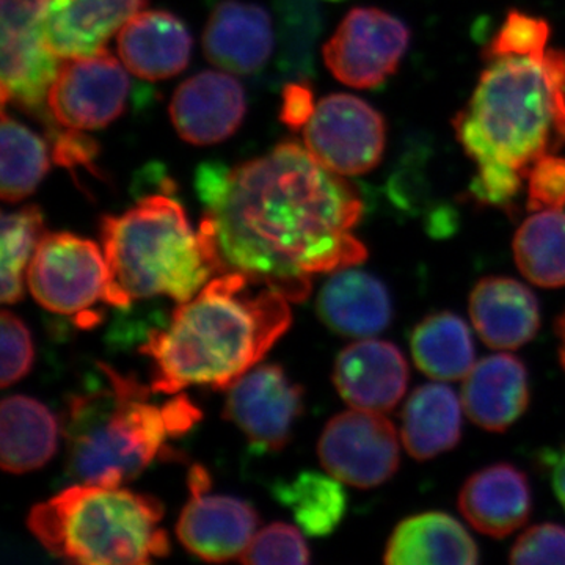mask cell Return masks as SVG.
<instances>
[{
  "label": "cell",
  "instance_id": "6da1fadb",
  "mask_svg": "<svg viewBox=\"0 0 565 565\" xmlns=\"http://www.w3.org/2000/svg\"><path fill=\"white\" fill-rule=\"evenodd\" d=\"M195 191L204 206L199 233L214 275H244L299 303L310 296L311 275L366 259V247L352 234L362 199L297 141L234 169L204 162Z\"/></svg>",
  "mask_w": 565,
  "mask_h": 565
},
{
  "label": "cell",
  "instance_id": "7a4b0ae2",
  "mask_svg": "<svg viewBox=\"0 0 565 565\" xmlns=\"http://www.w3.org/2000/svg\"><path fill=\"white\" fill-rule=\"evenodd\" d=\"M455 131L478 166L476 200L511 203L531 167L565 145V51L490 61Z\"/></svg>",
  "mask_w": 565,
  "mask_h": 565
},
{
  "label": "cell",
  "instance_id": "3957f363",
  "mask_svg": "<svg viewBox=\"0 0 565 565\" xmlns=\"http://www.w3.org/2000/svg\"><path fill=\"white\" fill-rule=\"evenodd\" d=\"M288 302L244 275H215L141 345L152 362V392L177 394L193 385L228 390L289 329Z\"/></svg>",
  "mask_w": 565,
  "mask_h": 565
},
{
  "label": "cell",
  "instance_id": "277c9868",
  "mask_svg": "<svg viewBox=\"0 0 565 565\" xmlns=\"http://www.w3.org/2000/svg\"><path fill=\"white\" fill-rule=\"evenodd\" d=\"M98 367L106 374V388L73 397L68 405L66 462L82 484L121 487L170 452L167 441L188 433L202 412L188 396L152 403L151 386L107 364Z\"/></svg>",
  "mask_w": 565,
  "mask_h": 565
},
{
  "label": "cell",
  "instance_id": "5b68a950",
  "mask_svg": "<svg viewBox=\"0 0 565 565\" xmlns=\"http://www.w3.org/2000/svg\"><path fill=\"white\" fill-rule=\"evenodd\" d=\"M102 236L110 273L106 303L111 307L154 297L188 302L214 275L200 233L166 192L143 196L121 215L103 217Z\"/></svg>",
  "mask_w": 565,
  "mask_h": 565
},
{
  "label": "cell",
  "instance_id": "8992f818",
  "mask_svg": "<svg viewBox=\"0 0 565 565\" xmlns=\"http://www.w3.org/2000/svg\"><path fill=\"white\" fill-rule=\"evenodd\" d=\"M161 501L121 487L79 484L33 505L28 526L66 563L150 564L170 553Z\"/></svg>",
  "mask_w": 565,
  "mask_h": 565
},
{
  "label": "cell",
  "instance_id": "52a82bcc",
  "mask_svg": "<svg viewBox=\"0 0 565 565\" xmlns=\"http://www.w3.org/2000/svg\"><path fill=\"white\" fill-rule=\"evenodd\" d=\"M109 277L98 244L77 234L46 233L29 264L28 286L51 313L85 316L96 303H106Z\"/></svg>",
  "mask_w": 565,
  "mask_h": 565
},
{
  "label": "cell",
  "instance_id": "ba28073f",
  "mask_svg": "<svg viewBox=\"0 0 565 565\" xmlns=\"http://www.w3.org/2000/svg\"><path fill=\"white\" fill-rule=\"evenodd\" d=\"M50 0H0V92L44 122L47 93L61 57L44 41L43 18Z\"/></svg>",
  "mask_w": 565,
  "mask_h": 565
},
{
  "label": "cell",
  "instance_id": "9c48e42d",
  "mask_svg": "<svg viewBox=\"0 0 565 565\" xmlns=\"http://www.w3.org/2000/svg\"><path fill=\"white\" fill-rule=\"evenodd\" d=\"M305 148L316 161L341 177L371 172L386 143L384 117L363 99L337 93L316 106L303 128Z\"/></svg>",
  "mask_w": 565,
  "mask_h": 565
},
{
  "label": "cell",
  "instance_id": "30bf717a",
  "mask_svg": "<svg viewBox=\"0 0 565 565\" xmlns=\"http://www.w3.org/2000/svg\"><path fill=\"white\" fill-rule=\"evenodd\" d=\"M408 43L411 31L399 18L381 9L359 7L323 46V58L344 85L374 88L396 73Z\"/></svg>",
  "mask_w": 565,
  "mask_h": 565
},
{
  "label": "cell",
  "instance_id": "8fae6325",
  "mask_svg": "<svg viewBox=\"0 0 565 565\" xmlns=\"http://www.w3.org/2000/svg\"><path fill=\"white\" fill-rule=\"evenodd\" d=\"M399 452L393 423L359 408L333 416L318 445L327 473L356 489H373L392 479L399 468Z\"/></svg>",
  "mask_w": 565,
  "mask_h": 565
},
{
  "label": "cell",
  "instance_id": "7c38bea8",
  "mask_svg": "<svg viewBox=\"0 0 565 565\" xmlns=\"http://www.w3.org/2000/svg\"><path fill=\"white\" fill-rule=\"evenodd\" d=\"M128 74L106 50L66 58L47 93L51 117L79 131L106 128L117 120L128 99Z\"/></svg>",
  "mask_w": 565,
  "mask_h": 565
},
{
  "label": "cell",
  "instance_id": "4fadbf2b",
  "mask_svg": "<svg viewBox=\"0 0 565 565\" xmlns=\"http://www.w3.org/2000/svg\"><path fill=\"white\" fill-rule=\"evenodd\" d=\"M189 487L192 497L177 525L181 544L207 563L239 559L258 531L255 509L239 498L207 493L210 475L200 465L192 467Z\"/></svg>",
  "mask_w": 565,
  "mask_h": 565
},
{
  "label": "cell",
  "instance_id": "5bb4252c",
  "mask_svg": "<svg viewBox=\"0 0 565 565\" xmlns=\"http://www.w3.org/2000/svg\"><path fill=\"white\" fill-rule=\"evenodd\" d=\"M302 411L303 390L277 364H262L230 386L223 415L253 445L278 451L288 445Z\"/></svg>",
  "mask_w": 565,
  "mask_h": 565
},
{
  "label": "cell",
  "instance_id": "9a60e30c",
  "mask_svg": "<svg viewBox=\"0 0 565 565\" xmlns=\"http://www.w3.org/2000/svg\"><path fill=\"white\" fill-rule=\"evenodd\" d=\"M245 110L243 85L218 71H203L182 82L170 104L174 129L193 145L228 139L243 122Z\"/></svg>",
  "mask_w": 565,
  "mask_h": 565
},
{
  "label": "cell",
  "instance_id": "2e32d148",
  "mask_svg": "<svg viewBox=\"0 0 565 565\" xmlns=\"http://www.w3.org/2000/svg\"><path fill=\"white\" fill-rule=\"evenodd\" d=\"M333 382L352 408L385 414L403 399L408 366L396 345L363 338L338 355Z\"/></svg>",
  "mask_w": 565,
  "mask_h": 565
},
{
  "label": "cell",
  "instance_id": "e0dca14e",
  "mask_svg": "<svg viewBox=\"0 0 565 565\" xmlns=\"http://www.w3.org/2000/svg\"><path fill=\"white\" fill-rule=\"evenodd\" d=\"M145 6L147 0H50L44 41L61 58L87 57L103 51Z\"/></svg>",
  "mask_w": 565,
  "mask_h": 565
},
{
  "label": "cell",
  "instance_id": "ac0fdd59",
  "mask_svg": "<svg viewBox=\"0 0 565 565\" xmlns=\"http://www.w3.org/2000/svg\"><path fill=\"white\" fill-rule=\"evenodd\" d=\"M459 509L479 533L508 537L525 525L533 511L530 481L514 465L482 468L460 490Z\"/></svg>",
  "mask_w": 565,
  "mask_h": 565
},
{
  "label": "cell",
  "instance_id": "d6986e66",
  "mask_svg": "<svg viewBox=\"0 0 565 565\" xmlns=\"http://www.w3.org/2000/svg\"><path fill=\"white\" fill-rule=\"evenodd\" d=\"M203 50L218 68L234 74L256 73L274 51L269 14L255 3H218L204 29Z\"/></svg>",
  "mask_w": 565,
  "mask_h": 565
},
{
  "label": "cell",
  "instance_id": "ffe728a7",
  "mask_svg": "<svg viewBox=\"0 0 565 565\" xmlns=\"http://www.w3.org/2000/svg\"><path fill=\"white\" fill-rule=\"evenodd\" d=\"M530 404V379L522 360L509 353L486 356L471 367L462 388L465 414L490 433H504Z\"/></svg>",
  "mask_w": 565,
  "mask_h": 565
},
{
  "label": "cell",
  "instance_id": "44dd1931",
  "mask_svg": "<svg viewBox=\"0 0 565 565\" xmlns=\"http://www.w3.org/2000/svg\"><path fill=\"white\" fill-rule=\"evenodd\" d=\"M470 316L481 340L498 351L522 348L541 327V310L533 291L505 277L482 278L475 286Z\"/></svg>",
  "mask_w": 565,
  "mask_h": 565
},
{
  "label": "cell",
  "instance_id": "7402d4cb",
  "mask_svg": "<svg viewBox=\"0 0 565 565\" xmlns=\"http://www.w3.org/2000/svg\"><path fill=\"white\" fill-rule=\"evenodd\" d=\"M318 315L334 333L363 340L390 326L393 302L379 278L348 267L337 270L322 286Z\"/></svg>",
  "mask_w": 565,
  "mask_h": 565
},
{
  "label": "cell",
  "instance_id": "603a6c76",
  "mask_svg": "<svg viewBox=\"0 0 565 565\" xmlns=\"http://www.w3.org/2000/svg\"><path fill=\"white\" fill-rule=\"evenodd\" d=\"M118 52L126 68L137 77L169 79L188 66L192 36L169 11H145L118 33Z\"/></svg>",
  "mask_w": 565,
  "mask_h": 565
},
{
  "label": "cell",
  "instance_id": "cb8c5ba5",
  "mask_svg": "<svg viewBox=\"0 0 565 565\" xmlns=\"http://www.w3.org/2000/svg\"><path fill=\"white\" fill-rule=\"evenodd\" d=\"M390 565L479 563V548L462 523L445 512H424L403 520L386 542Z\"/></svg>",
  "mask_w": 565,
  "mask_h": 565
},
{
  "label": "cell",
  "instance_id": "d4e9b609",
  "mask_svg": "<svg viewBox=\"0 0 565 565\" xmlns=\"http://www.w3.org/2000/svg\"><path fill=\"white\" fill-rule=\"evenodd\" d=\"M58 424L33 397H6L0 405V467L21 475L44 467L57 451Z\"/></svg>",
  "mask_w": 565,
  "mask_h": 565
},
{
  "label": "cell",
  "instance_id": "484cf974",
  "mask_svg": "<svg viewBox=\"0 0 565 565\" xmlns=\"http://www.w3.org/2000/svg\"><path fill=\"white\" fill-rule=\"evenodd\" d=\"M462 434V412L449 386L427 384L416 388L403 411L401 437L408 455L429 460L455 448Z\"/></svg>",
  "mask_w": 565,
  "mask_h": 565
},
{
  "label": "cell",
  "instance_id": "4316f807",
  "mask_svg": "<svg viewBox=\"0 0 565 565\" xmlns=\"http://www.w3.org/2000/svg\"><path fill=\"white\" fill-rule=\"evenodd\" d=\"M411 349L418 370L435 381H459L475 366L473 338L457 315L424 318L412 333Z\"/></svg>",
  "mask_w": 565,
  "mask_h": 565
},
{
  "label": "cell",
  "instance_id": "83f0119b",
  "mask_svg": "<svg viewBox=\"0 0 565 565\" xmlns=\"http://www.w3.org/2000/svg\"><path fill=\"white\" fill-rule=\"evenodd\" d=\"M520 273L542 288L565 286V214L561 210L535 211L514 237Z\"/></svg>",
  "mask_w": 565,
  "mask_h": 565
},
{
  "label": "cell",
  "instance_id": "f1b7e54d",
  "mask_svg": "<svg viewBox=\"0 0 565 565\" xmlns=\"http://www.w3.org/2000/svg\"><path fill=\"white\" fill-rule=\"evenodd\" d=\"M275 497L292 511L305 534L323 537L343 522L348 497L334 476L303 471L291 482L275 487Z\"/></svg>",
  "mask_w": 565,
  "mask_h": 565
},
{
  "label": "cell",
  "instance_id": "f546056e",
  "mask_svg": "<svg viewBox=\"0 0 565 565\" xmlns=\"http://www.w3.org/2000/svg\"><path fill=\"white\" fill-rule=\"evenodd\" d=\"M0 196L17 203L31 195L51 167L46 143L2 111L0 125Z\"/></svg>",
  "mask_w": 565,
  "mask_h": 565
},
{
  "label": "cell",
  "instance_id": "4dcf8cb0",
  "mask_svg": "<svg viewBox=\"0 0 565 565\" xmlns=\"http://www.w3.org/2000/svg\"><path fill=\"white\" fill-rule=\"evenodd\" d=\"M44 221L35 204L2 215L0 250H2V285L0 300L6 305L20 302L24 297L29 264L44 236Z\"/></svg>",
  "mask_w": 565,
  "mask_h": 565
},
{
  "label": "cell",
  "instance_id": "1f68e13d",
  "mask_svg": "<svg viewBox=\"0 0 565 565\" xmlns=\"http://www.w3.org/2000/svg\"><path fill=\"white\" fill-rule=\"evenodd\" d=\"M550 24L542 18L511 11L487 47L490 61L501 57H539L546 52Z\"/></svg>",
  "mask_w": 565,
  "mask_h": 565
},
{
  "label": "cell",
  "instance_id": "d6a6232c",
  "mask_svg": "<svg viewBox=\"0 0 565 565\" xmlns=\"http://www.w3.org/2000/svg\"><path fill=\"white\" fill-rule=\"evenodd\" d=\"M243 564H308L310 550L302 533L297 527L286 523L273 525L256 531L250 544L239 557Z\"/></svg>",
  "mask_w": 565,
  "mask_h": 565
},
{
  "label": "cell",
  "instance_id": "836d02e7",
  "mask_svg": "<svg viewBox=\"0 0 565 565\" xmlns=\"http://www.w3.org/2000/svg\"><path fill=\"white\" fill-rule=\"evenodd\" d=\"M0 344H2V388L17 384L31 371L33 364V344L31 332L17 315L3 310L0 316Z\"/></svg>",
  "mask_w": 565,
  "mask_h": 565
},
{
  "label": "cell",
  "instance_id": "e575fe53",
  "mask_svg": "<svg viewBox=\"0 0 565 565\" xmlns=\"http://www.w3.org/2000/svg\"><path fill=\"white\" fill-rule=\"evenodd\" d=\"M511 564H565V527L557 523L531 526L516 539Z\"/></svg>",
  "mask_w": 565,
  "mask_h": 565
},
{
  "label": "cell",
  "instance_id": "d590c367",
  "mask_svg": "<svg viewBox=\"0 0 565 565\" xmlns=\"http://www.w3.org/2000/svg\"><path fill=\"white\" fill-rule=\"evenodd\" d=\"M565 206V158L546 154L527 173V207L531 211Z\"/></svg>",
  "mask_w": 565,
  "mask_h": 565
},
{
  "label": "cell",
  "instance_id": "8d00e7d4",
  "mask_svg": "<svg viewBox=\"0 0 565 565\" xmlns=\"http://www.w3.org/2000/svg\"><path fill=\"white\" fill-rule=\"evenodd\" d=\"M99 147L79 129L52 132V159L57 166L74 170L77 167L92 169L93 159L98 156Z\"/></svg>",
  "mask_w": 565,
  "mask_h": 565
},
{
  "label": "cell",
  "instance_id": "74e56055",
  "mask_svg": "<svg viewBox=\"0 0 565 565\" xmlns=\"http://www.w3.org/2000/svg\"><path fill=\"white\" fill-rule=\"evenodd\" d=\"M315 96L310 87L303 84H291L282 92L281 121L297 131L310 121L315 114Z\"/></svg>",
  "mask_w": 565,
  "mask_h": 565
},
{
  "label": "cell",
  "instance_id": "f35d334b",
  "mask_svg": "<svg viewBox=\"0 0 565 565\" xmlns=\"http://www.w3.org/2000/svg\"><path fill=\"white\" fill-rule=\"evenodd\" d=\"M550 463H552L553 490L565 509V449L552 456Z\"/></svg>",
  "mask_w": 565,
  "mask_h": 565
},
{
  "label": "cell",
  "instance_id": "ab89813d",
  "mask_svg": "<svg viewBox=\"0 0 565 565\" xmlns=\"http://www.w3.org/2000/svg\"><path fill=\"white\" fill-rule=\"evenodd\" d=\"M557 334H559L561 348H559V356L561 364L565 370V315L557 322Z\"/></svg>",
  "mask_w": 565,
  "mask_h": 565
},
{
  "label": "cell",
  "instance_id": "60d3db41",
  "mask_svg": "<svg viewBox=\"0 0 565 565\" xmlns=\"http://www.w3.org/2000/svg\"><path fill=\"white\" fill-rule=\"evenodd\" d=\"M333 2H337V0H333Z\"/></svg>",
  "mask_w": 565,
  "mask_h": 565
}]
</instances>
